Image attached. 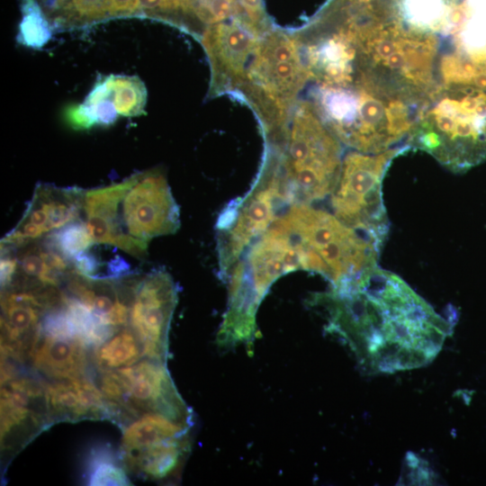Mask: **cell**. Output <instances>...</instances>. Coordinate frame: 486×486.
I'll return each instance as SVG.
<instances>
[{"mask_svg":"<svg viewBox=\"0 0 486 486\" xmlns=\"http://www.w3.org/2000/svg\"><path fill=\"white\" fill-rule=\"evenodd\" d=\"M93 244L86 222L75 220L54 231L49 238L47 247L72 261Z\"/></svg>","mask_w":486,"mask_h":486,"instance_id":"603a6c76","label":"cell"},{"mask_svg":"<svg viewBox=\"0 0 486 486\" xmlns=\"http://www.w3.org/2000/svg\"><path fill=\"white\" fill-rule=\"evenodd\" d=\"M110 17L132 16L139 13V0H109Z\"/></svg>","mask_w":486,"mask_h":486,"instance_id":"83f0119b","label":"cell"},{"mask_svg":"<svg viewBox=\"0 0 486 486\" xmlns=\"http://www.w3.org/2000/svg\"><path fill=\"white\" fill-rule=\"evenodd\" d=\"M18 261L11 255H4L1 258V286L6 288L11 283L17 272Z\"/></svg>","mask_w":486,"mask_h":486,"instance_id":"f1b7e54d","label":"cell"},{"mask_svg":"<svg viewBox=\"0 0 486 486\" xmlns=\"http://www.w3.org/2000/svg\"><path fill=\"white\" fill-rule=\"evenodd\" d=\"M176 302V284L163 269L154 270L132 284L129 327L140 341L143 357L166 362Z\"/></svg>","mask_w":486,"mask_h":486,"instance_id":"30bf717a","label":"cell"},{"mask_svg":"<svg viewBox=\"0 0 486 486\" xmlns=\"http://www.w3.org/2000/svg\"><path fill=\"white\" fill-rule=\"evenodd\" d=\"M111 97L119 114L127 117L145 113L147 89L136 76L109 75Z\"/></svg>","mask_w":486,"mask_h":486,"instance_id":"44dd1931","label":"cell"},{"mask_svg":"<svg viewBox=\"0 0 486 486\" xmlns=\"http://www.w3.org/2000/svg\"><path fill=\"white\" fill-rule=\"evenodd\" d=\"M191 426L162 413H144L122 428L121 456L189 435Z\"/></svg>","mask_w":486,"mask_h":486,"instance_id":"2e32d148","label":"cell"},{"mask_svg":"<svg viewBox=\"0 0 486 486\" xmlns=\"http://www.w3.org/2000/svg\"><path fill=\"white\" fill-rule=\"evenodd\" d=\"M19 264L18 266L25 275L35 277L39 282L45 266L42 250H28L22 255Z\"/></svg>","mask_w":486,"mask_h":486,"instance_id":"484cf974","label":"cell"},{"mask_svg":"<svg viewBox=\"0 0 486 486\" xmlns=\"http://www.w3.org/2000/svg\"><path fill=\"white\" fill-rule=\"evenodd\" d=\"M87 346L78 338L40 331L30 358L32 366L52 380L87 376Z\"/></svg>","mask_w":486,"mask_h":486,"instance_id":"5bb4252c","label":"cell"},{"mask_svg":"<svg viewBox=\"0 0 486 486\" xmlns=\"http://www.w3.org/2000/svg\"><path fill=\"white\" fill-rule=\"evenodd\" d=\"M139 13L175 25L198 40L207 27L200 0H139Z\"/></svg>","mask_w":486,"mask_h":486,"instance_id":"e0dca14e","label":"cell"},{"mask_svg":"<svg viewBox=\"0 0 486 486\" xmlns=\"http://www.w3.org/2000/svg\"><path fill=\"white\" fill-rule=\"evenodd\" d=\"M308 81L294 32L272 26L261 35L235 94L255 112L266 144L284 145L291 117Z\"/></svg>","mask_w":486,"mask_h":486,"instance_id":"6da1fadb","label":"cell"},{"mask_svg":"<svg viewBox=\"0 0 486 486\" xmlns=\"http://www.w3.org/2000/svg\"><path fill=\"white\" fill-rule=\"evenodd\" d=\"M22 20L16 40L19 44L40 50L52 37V25L37 0H20Z\"/></svg>","mask_w":486,"mask_h":486,"instance_id":"ffe728a7","label":"cell"},{"mask_svg":"<svg viewBox=\"0 0 486 486\" xmlns=\"http://www.w3.org/2000/svg\"><path fill=\"white\" fill-rule=\"evenodd\" d=\"M281 158L293 203L312 204L330 196L341 171L343 145L305 98L294 108Z\"/></svg>","mask_w":486,"mask_h":486,"instance_id":"5b68a950","label":"cell"},{"mask_svg":"<svg viewBox=\"0 0 486 486\" xmlns=\"http://www.w3.org/2000/svg\"><path fill=\"white\" fill-rule=\"evenodd\" d=\"M301 269L294 238L280 216L245 251L230 269L228 305L217 343L230 348L251 346L256 336L257 309L272 284L282 275Z\"/></svg>","mask_w":486,"mask_h":486,"instance_id":"7a4b0ae2","label":"cell"},{"mask_svg":"<svg viewBox=\"0 0 486 486\" xmlns=\"http://www.w3.org/2000/svg\"><path fill=\"white\" fill-rule=\"evenodd\" d=\"M68 124L76 130L89 129L94 126L83 104L69 106L65 112Z\"/></svg>","mask_w":486,"mask_h":486,"instance_id":"4316f807","label":"cell"},{"mask_svg":"<svg viewBox=\"0 0 486 486\" xmlns=\"http://www.w3.org/2000/svg\"><path fill=\"white\" fill-rule=\"evenodd\" d=\"M201 11L206 25L239 18L243 20L238 0H200Z\"/></svg>","mask_w":486,"mask_h":486,"instance_id":"cb8c5ba5","label":"cell"},{"mask_svg":"<svg viewBox=\"0 0 486 486\" xmlns=\"http://www.w3.org/2000/svg\"><path fill=\"white\" fill-rule=\"evenodd\" d=\"M143 356L142 346L130 327H122L94 348V358L100 371L129 366Z\"/></svg>","mask_w":486,"mask_h":486,"instance_id":"ac0fdd59","label":"cell"},{"mask_svg":"<svg viewBox=\"0 0 486 486\" xmlns=\"http://www.w3.org/2000/svg\"><path fill=\"white\" fill-rule=\"evenodd\" d=\"M260 37L261 34L239 18L206 27L200 42L211 68L207 97L235 96L243 84Z\"/></svg>","mask_w":486,"mask_h":486,"instance_id":"8fae6325","label":"cell"},{"mask_svg":"<svg viewBox=\"0 0 486 486\" xmlns=\"http://www.w3.org/2000/svg\"><path fill=\"white\" fill-rule=\"evenodd\" d=\"M282 148L265 144L257 176L242 197L231 201L216 223L219 274L225 282L248 248L293 203L282 169Z\"/></svg>","mask_w":486,"mask_h":486,"instance_id":"8992f818","label":"cell"},{"mask_svg":"<svg viewBox=\"0 0 486 486\" xmlns=\"http://www.w3.org/2000/svg\"><path fill=\"white\" fill-rule=\"evenodd\" d=\"M243 20L259 34H264L273 25L268 18L263 0H238Z\"/></svg>","mask_w":486,"mask_h":486,"instance_id":"d4e9b609","label":"cell"},{"mask_svg":"<svg viewBox=\"0 0 486 486\" xmlns=\"http://www.w3.org/2000/svg\"><path fill=\"white\" fill-rule=\"evenodd\" d=\"M101 372L99 388L122 428L148 412L192 424L190 409L178 393L166 362L144 357L131 365Z\"/></svg>","mask_w":486,"mask_h":486,"instance_id":"ba28073f","label":"cell"},{"mask_svg":"<svg viewBox=\"0 0 486 486\" xmlns=\"http://www.w3.org/2000/svg\"><path fill=\"white\" fill-rule=\"evenodd\" d=\"M53 23L63 28L92 24L110 17L109 0H47Z\"/></svg>","mask_w":486,"mask_h":486,"instance_id":"d6986e66","label":"cell"},{"mask_svg":"<svg viewBox=\"0 0 486 486\" xmlns=\"http://www.w3.org/2000/svg\"><path fill=\"white\" fill-rule=\"evenodd\" d=\"M189 435L122 455L125 469L143 479L160 481L176 472L189 452Z\"/></svg>","mask_w":486,"mask_h":486,"instance_id":"9a60e30c","label":"cell"},{"mask_svg":"<svg viewBox=\"0 0 486 486\" xmlns=\"http://www.w3.org/2000/svg\"><path fill=\"white\" fill-rule=\"evenodd\" d=\"M2 362L1 450L11 458L53 423L45 383L17 375L10 364Z\"/></svg>","mask_w":486,"mask_h":486,"instance_id":"9c48e42d","label":"cell"},{"mask_svg":"<svg viewBox=\"0 0 486 486\" xmlns=\"http://www.w3.org/2000/svg\"><path fill=\"white\" fill-rule=\"evenodd\" d=\"M61 292L54 286L13 289L2 296V359L18 363L30 358L38 339L41 320L59 304Z\"/></svg>","mask_w":486,"mask_h":486,"instance_id":"7c38bea8","label":"cell"},{"mask_svg":"<svg viewBox=\"0 0 486 486\" xmlns=\"http://www.w3.org/2000/svg\"><path fill=\"white\" fill-rule=\"evenodd\" d=\"M381 153L351 151L343 158L337 185L330 194L333 214L370 241L379 251L389 232L382 181L392 159L407 150Z\"/></svg>","mask_w":486,"mask_h":486,"instance_id":"52a82bcc","label":"cell"},{"mask_svg":"<svg viewBox=\"0 0 486 486\" xmlns=\"http://www.w3.org/2000/svg\"><path fill=\"white\" fill-rule=\"evenodd\" d=\"M301 257V270L321 274L337 286L377 265L380 251L335 214L292 203L281 215Z\"/></svg>","mask_w":486,"mask_h":486,"instance_id":"277c9868","label":"cell"},{"mask_svg":"<svg viewBox=\"0 0 486 486\" xmlns=\"http://www.w3.org/2000/svg\"><path fill=\"white\" fill-rule=\"evenodd\" d=\"M46 400L52 423L85 419H110L111 408L90 377L53 380L45 383Z\"/></svg>","mask_w":486,"mask_h":486,"instance_id":"4fadbf2b","label":"cell"},{"mask_svg":"<svg viewBox=\"0 0 486 486\" xmlns=\"http://www.w3.org/2000/svg\"><path fill=\"white\" fill-rule=\"evenodd\" d=\"M87 484L102 485H130L126 469L107 447L94 449L87 460Z\"/></svg>","mask_w":486,"mask_h":486,"instance_id":"7402d4cb","label":"cell"},{"mask_svg":"<svg viewBox=\"0 0 486 486\" xmlns=\"http://www.w3.org/2000/svg\"><path fill=\"white\" fill-rule=\"evenodd\" d=\"M108 230L107 244L142 257L148 241L175 233L179 209L164 173L151 169L111 184L100 212Z\"/></svg>","mask_w":486,"mask_h":486,"instance_id":"3957f363","label":"cell"}]
</instances>
